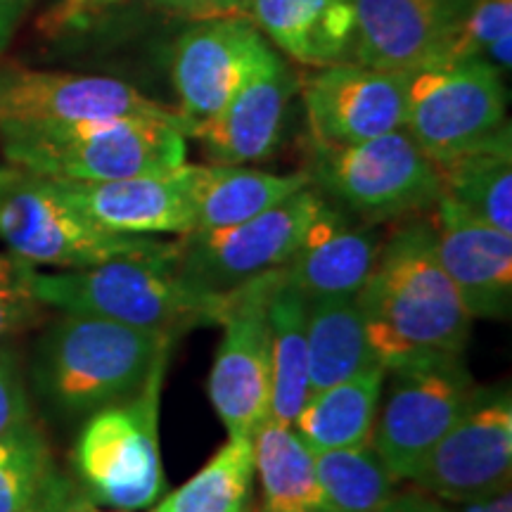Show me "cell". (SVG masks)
I'll return each mask as SVG.
<instances>
[{
    "instance_id": "cell-1",
    "label": "cell",
    "mask_w": 512,
    "mask_h": 512,
    "mask_svg": "<svg viewBox=\"0 0 512 512\" xmlns=\"http://www.w3.org/2000/svg\"><path fill=\"white\" fill-rule=\"evenodd\" d=\"M368 344L387 368L427 356L465 354L472 318L434 252L430 219H401L358 290Z\"/></svg>"
},
{
    "instance_id": "cell-40",
    "label": "cell",
    "mask_w": 512,
    "mask_h": 512,
    "mask_svg": "<svg viewBox=\"0 0 512 512\" xmlns=\"http://www.w3.org/2000/svg\"><path fill=\"white\" fill-rule=\"evenodd\" d=\"M254 0H219V8H216V17H240L249 19V10H252Z\"/></svg>"
},
{
    "instance_id": "cell-33",
    "label": "cell",
    "mask_w": 512,
    "mask_h": 512,
    "mask_svg": "<svg viewBox=\"0 0 512 512\" xmlns=\"http://www.w3.org/2000/svg\"><path fill=\"white\" fill-rule=\"evenodd\" d=\"M31 420L22 366L10 344L0 347V437Z\"/></svg>"
},
{
    "instance_id": "cell-38",
    "label": "cell",
    "mask_w": 512,
    "mask_h": 512,
    "mask_svg": "<svg viewBox=\"0 0 512 512\" xmlns=\"http://www.w3.org/2000/svg\"><path fill=\"white\" fill-rule=\"evenodd\" d=\"M159 8L171 15L192 19V22H207L216 17L219 0H155Z\"/></svg>"
},
{
    "instance_id": "cell-16",
    "label": "cell",
    "mask_w": 512,
    "mask_h": 512,
    "mask_svg": "<svg viewBox=\"0 0 512 512\" xmlns=\"http://www.w3.org/2000/svg\"><path fill=\"white\" fill-rule=\"evenodd\" d=\"M271 50L261 31L240 17L207 19L185 31L171 62L185 136L192 126L219 114Z\"/></svg>"
},
{
    "instance_id": "cell-14",
    "label": "cell",
    "mask_w": 512,
    "mask_h": 512,
    "mask_svg": "<svg viewBox=\"0 0 512 512\" xmlns=\"http://www.w3.org/2000/svg\"><path fill=\"white\" fill-rule=\"evenodd\" d=\"M408 74L339 62L299 76L309 140L351 145L406 124Z\"/></svg>"
},
{
    "instance_id": "cell-27",
    "label": "cell",
    "mask_w": 512,
    "mask_h": 512,
    "mask_svg": "<svg viewBox=\"0 0 512 512\" xmlns=\"http://www.w3.org/2000/svg\"><path fill=\"white\" fill-rule=\"evenodd\" d=\"M252 444L264 512H330L318 484L316 456L292 425L268 418Z\"/></svg>"
},
{
    "instance_id": "cell-6",
    "label": "cell",
    "mask_w": 512,
    "mask_h": 512,
    "mask_svg": "<svg viewBox=\"0 0 512 512\" xmlns=\"http://www.w3.org/2000/svg\"><path fill=\"white\" fill-rule=\"evenodd\" d=\"M311 185L366 223L427 214L441 195L437 164L406 128L351 145H306Z\"/></svg>"
},
{
    "instance_id": "cell-21",
    "label": "cell",
    "mask_w": 512,
    "mask_h": 512,
    "mask_svg": "<svg viewBox=\"0 0 512 512\" xmlns=\"http://www.w3.org/2000/svg\"><path fill=\"white\" fill-rule=\"evenodd\" d=\"M249 22L302 67L320 69L354 57V0H254Z\"/></svg>"
},
{
    "instance_id": "cell-8",
    "label": "cell",
    "mask_w": 512,
    "mask_h": 512,
    "mask_svg": "<svg viewBox=\"0 0 512 512\" xmlns=\"http://www.w3.org/2000/svg\"><path fill=\"white\" fill-rule=\"evenodd\" d=\"M370 444L399 479H411L479 392L463 354L387 368Z\"/></svg>"
},
{
    "instance_id": "cell-31",
    "label": "cell",
    "mask_w": 512,
    "mask_h": 512,
    "mask_svg": "<svg viewBox=\"0 0 512 512\" xmlns=\"http://www.w3.org/2000/svg\"><path fill=\"white\" fill-rule=\"evenodd\" d=\"M36 268L15 254L0 252V347L41 320L46 306L34 292Z\"/></svg>"
},
{
    "instance_id": "cell-32",
    "label": "cell",
    "mask_w": 512,
    "mask_h": 512,
    "mask_svg": "<svg viewBox=\"0 0 512 512\" xmlns=\"http://www.w3.org/2000/svg\"><path fill=\"white\" fill-rule=\"evenodd\" d=\"M512 36V0H475L458 31L453 60L482 57L501 38Z\"/></svg>"
},
{
    "instance_id": "cell-19",
    "label": "cell",
    "mask_w": 512,
    "mask_h": 512,
    "mask_svg": "<svg viewBox=\"0 0 512 512\" xmlns=\"http://www.w3.org/2000/svg\"><path fill=\"white\" fill-rule=\"evenodd\" d=\"M55 183L76 209L112 233L188 235L195 230L183 164L164 174L117 178V181Z\"/></svg>"
},
{
    "instance_id": "cell-24",
    "label": "cell",
    "mask_w": 512,
    "mask_h": 512,
    "mask_svg": "<svg viewBox=\"0 0 512 512\" xmlns=\"http://www.w3.org/2000/svg\"><path fill=\"white\" fill-rule=\"evenodd\" d=\"M384 375L387 370L375 363L349 380L311 392L292 427L313 453L366 444L380 408Z\"/></svg>"
},
{
    "instance_id": "cell-18",
    "label": "cell",
    "mask_w": 512,
    "mask_h": 512,
    "mask_svg": "<svg viewBox=\"0 0 512 512\" xmlns=\"http://www.w3.org/2000/svg\"><path fill=\"white\" fill-rule=\"evenodd\" d=\"M297 91L299 74L273 48L223 110L192 126L188 136L200 140L211 164L264 162L280 145L287 107Z\"/></svg>"
},
{
    "instance_id": "cell-26",
    "label": "cell",
    "mask_w": 512,
    "mask_h": 512,
    "mask_svg": "<svg viewBox=\"0 0 512 512\" xmlns=\"http://www.w3.org/2000/svg\"><path fill=\"white\" fill-rule=\"evenodd\" d=\"M441 195L475 219L512 233L510 126L472 150L437 164Z\"/></svg>"
},
{
    "instance_id": "cell-30",
    "label": "cell",
    "mask_w": 512,
    "mask_h": 512,
    "mask_svg": "<svg viewBox=\"0 0 512 512\" xmlns=\"http://www.w3.org/2000/svg\"><path fill=\"white\" fill-rule=\"evenodd\" d=\"M55 475L48 439L34 420L0 437V512L27 510Z\"/></svg>"
},
{
    "instance_id": "cell-20",
    "label": "cell",
    "mask_w": 512,
    "mask_h": 512,
    "mask_svg": "<svg viewBox=\"0 0 512 512\" xmlns=\"http://www.w3.org/2000/svg\"><path fill=\"white\" fill-rule=\"evenodd\" d=\"M382 238L373 223L354 221L325 197L306 228L297 252L285 266V278L306 297L358 294L373 271Z\"/></svg>"
},
{
    "instance_id": "cell-10",
    "label": "cell",
    "mask_w": 512,
    "mask_h": 512,
    "mask_svg": "<svg viewBox=\"0 0 512 512\" xmlns=\"http://www.w3.org/2000/svg\"><path fill=\"white\" fill-rule=\"evenodd\" d=\"M323 200V192L306 185L254 219L181 235L178 271L204 292H228L259 275L285 268Z\"/></svg>"
},
{
    "instance_id": "cell-25",
    "label": "cell",
    "mask_w": 512,
    "mask_h": 512,
    "mask_svg": "<svg viewBox=\"0 0 512 512\" xmlns=\"http://www.w3.org/2000/svg\"><path fill=\"white\" fill-rule=\"evenodd\" d=\"M309 339V394L349 380L375 366L366 320L356 294L311 297L306 316Z\"/></svg>"
},
{
    "instance_id": "cell-17",
    "label": "cell",
    "mask_w": 512,
    "mask_h": 512,
    "mask_svg": "<svg viewBox=\"0 0 512 512\" xmlns=\"http://www.w3.org/2000/svg\"><path fill=\"white\" fill-rule=\"evenodd\" d=\"M434 252L472 318L503 320L512 311V233L475 219L439 195L427 211Z\"/></svg>"
},
{
    "instance_id": "cell-15",
    "label": "cell",
    "mask_w": 512,
    "mask_h": 512,
    "mask_svg": "<svg viewBox=\"0 0 512 512\" xmlns=\"http://www.w3.org/2000/svg\"><path fill=\"white\" fill-rule=\"evenodd\" d=\"M472 3L475 0H354L351 62L399 74L451 62Z\"/></svg>"
},
{
    "instance_id": "cell-29",
    "label": "cell",
    "mask_w": 512,
    "mask_h": 512,
    "mask_svg": "<svg viewBox=\"0 0 512 512\" xmlns=\"http://www.w3.org/2000/svg\"><path fill=\"white\" fill-rule=\"evenodd\" d=\"M254 475L252 437H228L195 477L162 498L152 512H245Z\"/></svg>"
},
{
    "instance_id": "cell-35",
    "label": "cell",
    "mask_w": 512,
    "mask_h": 512,
    "mask_svg": "<svg viewBox=\"0 0 512 512\" xmlns=\"http://www.w3.org/2000/svg\"><path fill=\"white\" fill-rule=\"evenodd\" d=\"M380 512H451V508L415 486L411 491H396Z\"/></svg>"
},
{
    "instance_id": "cell-23",
    "label": "cell",
    "mask_w": 512,
    "mask_h": 512,
    "mask_svg": "<svg viewBox=\"0 0 512 512\" xmlns=\"http://www.w3.org/2000/svg\"><path fill=\"white\" fill-rule=\"evenodd\" d=\"M309 297L280 271L268 297V361H271V406L268 418L294 425L309 396Z\"/></svg>"
},
{
    "instance_id": "cell-36",
    "label": "cell",
    "mask_w": 512,
    "mask_h": 512,
    "mask_svg": "<svg viewBox=\"0 0 512 512\" xmlns=\"http://www.w3.org/2000/svg\"><path fill=\"white\" fill-rule=\"evenodd\" d=\"M76 494H79V491L74 489V484L57 472V475L53 477V482L43 489V494L22 512H62Z\"/></svg>"
},
{
    "instance_id": "cell-13",
    "label": "cell",
    "mask_w": 512,
    "mask_h": 512,
    "mask_svg": "<svg viewBox=\"0 0 512 512\" xmlns=\"http://www.w3.org/2000/svg\"><path fill=\"white\" fill-rule=\"evenodd\" d=\"M512 399L508 387L482 389L422 460L411 482L444 503H467L510 489Z\"/></svg>"
},
{
    "instance_id": "cell-43",
    "label": "cell",
    "mask_w": 512,
    "mask_h": 512,
    "mask_svg": "<svg viewBox=\"0 0 512 512\" xmlns=\"http://www.w3.org/2000/svg\"><path fill=\"white\" fill-rule=\"evenodd\" d=\"M91 512H102V510H98V508H95V505H93V508H91ZM117 512H124V510H117Z\"/></svg>"
},
{
    "instance_id": "cell-3",
    "label": "cell",
    "mask_w": 512,
    "mask_h": 512,
    "mask_svg": "<svg viewBox=\"0 0 512 512\" xmlns=\"http://www.w3.org/2000/svg\"><path fill=\"white\" fill-rule=\"evenodd\" d=\"M176 337L62 313L38 339L34 384L62 415H91L133 399Z\"/></svg>"
},
{
    "instance_id": "cell-42",
    "label": "cell",
    "mask_w": 512,
    "mask_h": 512,
    "mask_svg": "<svg viewBox=\"0 0 512 512\" xmlns=\"http://www.w3.org/2000/svg\"><path fill=\"white\" fill-rule=\"evenodd\" d=\"M8 174H10V166H8V169H5V166H0V183H3L5 178H8Z\"/></svg>"
},
{
    "instance_id": "cell-5",
    "label": "cell",
    "mask_w": 512,
    "mask_h": 512,
    "mask_svg": "<svg viewBox=\"0 0 512 512\" xmlns=\"http://www.w3.org/2000/svg\"><path fill=\"white\" fill-rule=\"evenodd\" d=\"M0 242L34 268L81 271L119 259L178 256V242L98 226L62 195L53 178L10 166L0 183Z\"/></svg>"
},
{
    "instance_id": "cell-2",
    "label": "cell",
    "mask_w": 512,
    "mask_h": 512,
    "mask_svg": "<svg viewBox=\"0 0 512 512\" xmlns=\"http://www.w3.org/2000/svg\"><path fill=\"white\" fill-rule=\"evenodd\" d=\"M34 292L46 309L114 320L171 337L221 325L230 297V290L204 292L192 285L178 271L176 256L119 259L81 271H36Z\"/></svg>"
},
{
    "instance_id": "cell-28",
    "label": "cell",
    "mask_w": 512,
    "mask_h": 512,
    "mask_svg": "<svg viewBox=\"0 0 512 512\" xmlns=\"http://www.w3.org/2000/svg\"><path fill=\"white\" fill-rule=\"evenodd\" d=\"M313 456L320 491L330 512H380L401 482L370 441Z\"/></svg>"
},
{
    "instance_id": "cell-12",
    "label": "cell",
    "mask_w": 512,
    "mask_h": 512,
    "mask_svg": "<svg viewBox=\"0 0 512 512\" xmlns=\"http://www.w3.org/2000/svg\"><path fill=\"white\" fill-rule=\"evenodd\" d=\"M283 268L230 290L221 342L209 375V399L228 437H254L268 420L271 361L266 306Z\"/></svg>"
},
{
    "instance_id": "cell-9",
    "label": "cell",
    "mask_w": 512,
    "mask_h": 512,
    "mask_svg": "<svg viewBox=\"0 0 512 512\" xmlns=\"http://www.w3.org/2000/svg\"><path fill=\"white\" fill-rule=\"evenodd\" d=\"M503 76L482 57L408 74L406 133L434 164L463 155L510 126Z\"/></svg>"
},
{
    "instance_id": "cell-7",
    "label": "cell",
    "mask_w": 512,
    "mask_h": 512,
    "mask_svg": "<svg viewBox=\"0 0 512 512\" xmlns=\"http://www.w3.org/2000/svg\"><path fill=\"white\" fill-rule=\"evenodd\" d=\"M166 366L169 354L159 358L133 399L100 408L83 425L74 465L93 503L133 512L150 508L164 494L157 425Z\"/></svg>"
},
{
    "instance_id": "cell-34",
    "label": "cell",
    "mask_w": 512,
    "mask_h": 512,
    "mask_svg": "<svg viewBox=\"0 0 512 512\" xmlns=\"http://www.w3.org/2000/svg\"><path fill=\"white\" fill-rule=\"evenodd\" d=\"M124 3L128 0H60L41 17L38 29L46 36H60L64 31L88 27L93 19Z\"/></svg>"
},
{
    "instance_id": "cell-39",
    "label": "cell",
    "mask_w": 512,
    "mask_h": 512,
    "mask_svg": "<svg viewBox=\"0 0 512 512\" xmlns=\"http://www.w3.org/2000/svg\"><path fill=\"white\" fill-rule=\"evenodd\" d=\"M453 505H456V508H451V512H512V496H510V489H503L494 496L477 498V501H467V503H453Z\"/></svg>"
},
{
    "instance_id": "cell-22",
    "label": "cell",
    "mask_w": 512,
    "mask_h": 512,
    "mask_svg": "<svg viewBox=\"0 0 512 512\" xmlns=\"http://www.w3.org/2000/svg\"><path fill=\"white\" fill-rule=\"evenodd\" d=\"M183 178L195 230L249 221L311 185L306 171L280 176L247 169L245 164H183Z\"/></svg>"
},
{
    "instance_id": "cell-41",
    "label": "cell",
    "mask_w": 512,
    "mask_h": 512,
    "mask_svg": "<svg viewBox=\"0 0 512 512\" xmlns=\"http://www.w3.org/2000/svg\"><path fill=\"white\" fill-rule=\"evenodd\" d=\"M93 501L88 496H83V494H76L72 501L67 503V508H64L62 512H91V508H93Z\"/></svg>"
},
{
    "instance_id": "cell-37",
    "label": "cell",
    "mask_w": 512,
    "mask_h": 512,
    "mask_svg": "<svg viewBox=\"0 0 512 512\" xmlns=\"http://www.w3.org/2000/svg\"><path fill=\"white\" fill-rule=\"evenodd\" d=\"M29 8L31 0H0V55L10 48Z\"/></svg>"
},
{
    "instance_id": "cell-4",
    "label": "cell",
    "mask_w": 512,
    "mask_h": 512,
    "mask_svg": "<svg viewBox=\"0 0 512 512\" xmlns=\"http://www.w3.org/2000/svg\"><path fill=\"white\" fill-rule=\"evenodd\" d=\"M185 133L164 119L121 117L62 126L0 128L10 166L53 181H117L185 164Z\"/></svg>"
},
{
    "instance_id": "cell-11",
    "label": "cell",
    "mask_w": 512,
    "mask_h": 512,
    "mask_svg": "<svg viewBox=\"0 0 512 512\" xmlns=\"http://www.w3.org/2000/svg\"><path fill=\"white\" fill-rule=\"evenodd\" d=\"M147 117L178 124L181 112L147 98L112 76L46 72L24 64H0V128L62 126L79 121Z\"/></svg>"
}]
</instances>
